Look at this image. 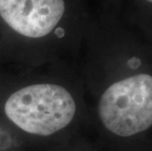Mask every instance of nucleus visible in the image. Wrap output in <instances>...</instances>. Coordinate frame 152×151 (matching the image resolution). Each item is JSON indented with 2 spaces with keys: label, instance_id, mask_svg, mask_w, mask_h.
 <instances>
[{
  "label": "nucleus",
  "instance_id": "f257e3e1",
  "mask_svg": "<svg viewBox=\"0 0 152 151\" xmlns=\"http://www.w3.org/2000/svg\"><path fill=\"white\" fill-rule=\"evenodd\" d=\"M76 109L70 92L50 83L23 88L5 103L6 116L21 130L37 136H50L67 127Z\"/></svg>",
  "mask_w": 152,
  "mask_h": 151
},
{
  "label": "nucleus",
  "instance_id": "f03ea898",
  "mask_svg": "<svg viewBox=\"0 0 152 151\" xmlns=\"http://www.w3.org/2000/svg\"><path fill=\"white\" fill-rule=\"evenodd\" d=\"M103 125L120 136H131L152 126V76L141 74L113 83L99 102Z\"/></svg>",
  "mask_w": 152,
  "mask_h": 151
},
{
  "label": "nucleus",
  "instance_id": "7ed1b4c3",
  "mask_svg": "<svg viewBox=\"0 0 152 151\" xmlns=\"http://www.w3.org/2000/svg\"><path fill=\"white\" fill-rule=\"evenodd\" d=\"M65 11L64 0H0V16L18 34L45 36L54 30Z\"/></svg>",
  "mask_w": 152,
  "mask_h": 151
},
{
  "label": "nucleus",
  "instance_id": "20e7f679",
  "mask_svg": "<svg viewBox=\"0 0 152 151\" xmlns=\"http://www.w3.org/2000/svg\"><path fill=\"white\" fill-rule=\"evenodd\" d=\"M140 64H141L140 60L137 58V57H134V58H132L128 61V65L132 69H137L138 67L140 66Z\"/></svg>",
  "mask_w": 152,
  "mask_h": 151
},
{
  "label": "nucleus",
  "instance_id": "39448f33",
  "mask_svg": "<svg viewBox=\"0 0 152 151\" xmlns=\"http://www.w3.org/2000/svg\"><path fill=\"white\" fill-rule=\"evenodd\" d=\"M56 34L58 35V36H61V35H63L64 34V31L62 30V28H57L56 30Z\"/></svg>",
  "mask_w": 152,
  "mask_h": 151
},
{
  "label": "nucleus",
  "instance_id": "423d86ee",
  "mask_svg": "<svg viewBox=\"0 0 152 151\" xmlns=\"http://www.w3.org/2000/svg\"><path fill=\"white\" fill-rule=\"evenodd\" d=\"M147 1H149V2H151V3H152V0H147Z\"/></svg>",
  "mask_w": 152,
  "mask_h": 151
}]
</instances>
